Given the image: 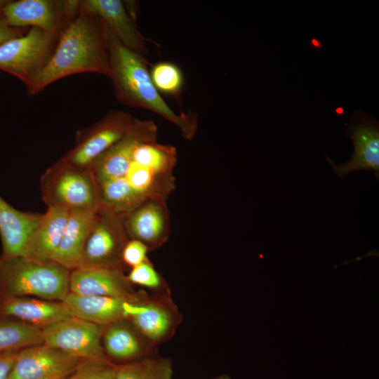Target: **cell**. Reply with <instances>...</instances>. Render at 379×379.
<instances>
[{
	"mask_svg": "<svg viewBox=\"0 0 379 379\" xmlns=\"http://www.w3.org/2000/svg\"><path fill=\"white\" fill-rule=\"evenodd\" d=\"M152 119H134L126 134L88 168L100 207L126 215L147 200H167L175 189L176 148L158 142Z\"/></svg>",
	"mask_w": 379,
	"mask_h": 379,
	"instance_id": "6da1fadb",
	"label": "cell"
},
{
	"mask_svg": "<svg viewBox=\"0 0 379 379\" xmlns=\"http://www.w3.org/2000/svg\"><path fill=\"white\" fill-rule=\"evenodd\" d=\"M93 72L109 77L108 29L81 1L60 32L47 63L27 88L35 95L51 84L76 74Z\"/></svg>",
	"mask_w": 379,
	"mask_h": 379,
	"instance_id": "7a4b0ae2",
	"label": "cell"
},
{
	"mask_svg": "<svg viewBox=\"0 0 379 379\" xmlns=\"http://www.w3.org/2000/svg\"><path fill=\"white\" fill-rule=\"evenodd\" d=\"M109 78L114 95L122 104L152 111L192 140L197 131V116L192 112H175L155 88L145 58L124 46L108 29Z\"/></svg>",
	"mask_w": 379,
	"mask_h": 379,
	"instance_id": "3957f363",
	"label": "cell"
},
{
	"mask_svg": "<svg viewBox=\"0 0 379 379\" xmlns=\"http://www.w3.org/2000/svg\"><path fill=\"white\" fill-rule=\"evenodd\" d=\"M70 271L52 261L0 256V299L34 296L62 301L69 293Z\"/></svg>",
	"mask_w": 379,
	"mask_h": 379,
	"instance_id": "277c9868",
	"label": "cell"
},
{
	"mask_svg": "<svg viewBox=\"0 0 379 379\" xmlns=\"http://www.w3.org/2000/svg\"><path fill=\"white\" fill-rule=\"evenodd\" d=\"M42 199L47 207L97 209L100 207L96 185L88 168L60 159L41 178Z\"/></svg>",
	"mask_w": 379,
	"mask_h": 379,
	"instance_id": "5b68a950",
	"label": "cell"
},
{
	"mask_svg": "<svg viewBox=\"0 0 379 379\" xmlns=\"http://www.w3.org/2000/svg\"><path fill=\"white\" fill-rule=\"evenodd\" d=\"M124 312L126 319L154 347L172 338L182 321L168 288L152 295L135 293L124 303Z\"/></svg>",
	"mask_w": 379,
	"mask_h": 379,
	"instance_id": "8992f818",
	"label": "cell"
},
{
	"mask_svg": "<svg viewBox=\"0 0 379 379\" xmlns=\"http://www.w3.org/2000/svg\"><path fill=\"white\" fill-rule=\"evenodd\" d=\"M60 33L31 27L0 44V69L16 77L28 88L47 63Z\"/></svg>",
	"mask_w": 379,
	"mask_h": 379,
	"instance_id": "52a82bcc",
	"label": "cell"
},
{
	"mask_svg": "<svg viewBox=\"0 0 379 379\" xmlns=\"http://www.w3.org/2000/svg\"><path fill=\"white\" fill-rule=\"evenodd\" d=\"M134 117L111 109L99 121L77 133L75 145L60 159L74 166L88 168L127 132Z\"/></svg>",
	"mask_w": 379,
	"mask_h": 379,
	"instance_id": "ba28073f",
	"label": "cell"
},
{
	"mask_svg": "<svg viewBox=\"0 0 379 379\" xmlns=\"http://www.w3.org/2000/svg\"><path fill=\"white\" fill-rule=\"evenodd\" d=\"M128 240L124 215L100 207L86 241L83 266L124 270L121 255Z\"/></svg>",
	"mask_w": 379,
	"mask_h": 379,
	"instance_id": "9c48e42d",
	"label": "cell"
},
{
	"mask_svg": "<svg viewBox=\"0 0 379 379\" xmlns=\"http://www.w3.org/2000/svg\"><path fill=\"white\" fill-rule=\"evenodd\" d=\"M105 327L72 317L42 328L43 343L83 360H107L101 345Z\"/></svg>",
	"mask_w": 379,
	"mask_h": 379,
	"instance_id": "30bf717a",
	"label": "cell"
},
{
	"mask_svg": "<svg viewBox=\"0 0 379 379\" xmlns=\"http://www.w3.org/2000/svg\"><path fill=\"white\" fill-rule=\"evenodd\" d=\"M79 1L18 0L6 1L0 15L15 28L37 27L60 33L77 8Z\"/></svg>",
	"mask_w": 379,
	"mask_h": 379,
	"instance_id": "8fae6325",
	"label": "cell"
},
{
	"mask_svg": "<svg viewBox=\"0 0 379 379\" xmlns=\"http://www.w3.org/2000/svg\"><path fill=\"white\" fill-rule=\"evenodd\" d=\"M124 225L129 239L142 242L149 251L161 247L171 230L167 200H147L124 215Z\"/></svg>",
	"mask_w": 379,
	"mask_h": 379,
	"instance_id": "7c38bea8",
	"label": "cell"
},
{
	"mask_svg": "<svg viewBox=\"0 0 379 379\" xmlns=\"http://www.w3.org/2000/svg\"><path fill=\"white\" fill-rule=\"evenodd\" d=\"M84 361L44 343L18 351L8 379H41L69 375Z\"/></svg>",
	"mask_w": 379,
	"mask_h": 379,
	"instance_id": "4fadbf2b",
	"label": "cell"
},
{
	"mask_svg": "<svg viewBox=\"0 0 379 379\" xmlns=\"http://www.w3.org/2000/svg\"><path fill=\"white\" fill-rule=\"evenodd\" d=\"M352 140L354 152L347 163L336 165L326 157L328 162L336 175L344 178L354 171H373L378 178L379 173V127L378 124L371 117H359L351 122L346 132Z\"/></svg>",
	"mask_w": 379,
	"mask_h": 379,
	"instance_id": "5bb4252c",
	"label": "cell"
},
{
	"mask_svg": "<svg viewBox=\"0 0 379 379\" xmlns=\"http://www.w3.org/2000/svg\"><path fill=\"white\" fill-rule=\"evenodd\" d=\"M131 286L119 268L84 265L70 271L69 292L77 295L130 297Z\"/></svg>",
	"mask_w": 379,
	"mask_h": 379,
	"instance_id": "9a60e30c",
	"label": "cell"
},
{
	"mask_svg": "<svg viewBox=\"0 0 379 379\" xmlns=\"http://www.w3.org/2000/svg\"><path fill=\"white\" fill-rule=\"evenodd\" d=\"M81 3L85 9L100 18L124 46L144 57L148 54L145 39L138 29L124 1L84 0Z\"/></svg>",
	"mask_w": 379,
	"mask_h": 379,
	"instance_id": "2e32d148",
	"label": "cell"
},
{
	"mask_svg": "<svg viewBox=\"0 0 379 379\" xmlns=\"http://www.w3.org/2000/svg\"><path fill=\"white\" fill-rule=\"evenodd\" d=\"M42 214L19 211L0 196V256H26Z\"/></svg>",
	"mask_w": 379,
	"mask_h": 379,
	"instance_id": "e0dca14e",
	"label": "cell"
},
{
	"mask_svg": "<svg viewBox=\"0 0 379 379\" xmlns=\"http://www.w3.org/2000/svg\"><path fill=\"white\" fill-rule=\"evenodd\" d=\"M98 208L69 211L67 224L52 262L69 271L83 266L84 246Z\"/></svg>",
	"mask_w": 379,
	"mask_h": 379,
	"instance_id": "ac0fdd59",
	"label": "cell"
},
{
	"mask_svg": "<svg viewBox=\"0 0 379 379\" xmlns=\"http://www.w3.org/2000/svg\"><path fill=\"white\" fill-rule=\"evenodd\" d=\"M72 317V313L62 301L28 297L0 299V318H15L41 328Z\"/></svg>",
	"mask_w": 379,
	"mask_h": 379,
	"instance_id": "d6986e66",
	"label": "cell"
},
{
	"mask_svg": "<svg viewBox=\"0 0 379 379\" xmlns=\"http://www.w3.org/2000/svg\"><path fill=\"white\" fill-rule=\"evenodd\" d=\"M102 340L104 351L118 360H138L154 356V347L128 321L122 319L107 326Z\"/></svg>",
	"mask_w": 379,
	"mask_h": 379,
	"instance_id": "ffe728a7",
	"label": "cell"
},
{
	"mask_svg": "<svg viewBox=\"0 0 379 379\" xmlns=\"http://www.w3.org/2000/svg\"><path fill=\"white\" fill-rule=\"evenodd\" d=\"M132 296L81 295L69 292L62 302L73 317L107 326L126 319L124 303Z\"/></svg>",
	"mask_w": 379,
	"mask_h": 379,
	"instance_id": "44dd1931",
	"label": "cell"
},
{
	"mask_svg": "<svg viewBox=\"0 0 379 379\" xmlns=\"http://www.w3.org/2000/svg\"><path fill=\"white\" fill-rule=\"evenodd\" d=\"M69 211L60 207L47 208L46 212L41 215L25 257L39 261H51L61 241Z\"/></svg>",
	"mask_w": 379,
	"mask_h": 379,
	"instance_id": "7402d4cb",
	"label": "cell"
},
{
	"mask_svg": "<svg viewBox=\"0 0 379 379\" xmlns=\"http://www.w3.org/2000/svg\"><path fill=\"white\" fill-rule=\"evenodd\" d=\"M41 329L20 320L0 318V354L42 344Z\"/></svg>",
	"mask_w": 379,
	"mask_h": 379,
	"instance_id": "603a6c76",
	"label": "cell"
},
{
	"mask_svg": "<svg viewBox=\"0 0 379 379\" xmlns=\"http://www.w3.org/2000/svg\"><path fill=\"white\" fill-rule=\"evenodd\" d=\"M173 374L171 359L150 356L117 365L114 379H173Z\"/></svg>",
	"mask_w": 379,
	"mask_h": 379,
	"instance_id": "cb8c5ba5",
	"label": "cell"
},
{
	"mask_svg": "<svg viewBox=\"0 0 379 379\" xmlns=\"http://www.w3.org/2000/svg\"><path fill=\"white\" fill-rule=\"evenodd\" d=\"M152 81L160 94L178 98L184 88L185 78L182 69L169 61H161L152 66Z\"/></svg>",
	"mask_w": 379,
	"mask_h": 379,
	"instance_id": "d4e9b609",
	"label": "cell"
},
{
	"mask_svg": "<svg viewBox=\"0 0 379 379\" xmlns=\"http://www.w3.org/2000/svg\"><path fill=\"white\" fill-rule=\"evenodd\" d=\"M126 277L131 284L140 286L154 292L168 289L166 281L149 260L132 267Z\"/></svg>",
	"mask_w": 379,
	"mask_h": 379,
	"instance_id": "484cf974",
	"label": "cell"
},
{
	"mask_svg": "<svg viewBox=\"0 0 379 379\" xmlns=\"http://www.w3.org/2000/svg\"><path fill=\"white\" fill-rule=\"evenodd\" d=\"M117 365L107 360H84L65 379H114Z\"/></svg>",
	"mask_w": 379,
	"mask_h": 379,
	"instance_id": "4316f807",
	"label": "cell"
},
{
	"mask_svg": "<svg viewBox=\"0 0 379 379\" xmlns=\"http://www.w3.org/2000/svg\"><path fill=\"white\" fill-rule=\"evenodd\" d=\"M147 247L142 242L129 239L122 251V262L124 266L134 267L147 260Z\"/></svg>",
	"mask_w": 379,
	"mask_h": 379,
	"instance_id": "83f0119b",
	"label": "cell"
},
{
	"mask_svg": "<svg viewBox=\"0 0 379 379\" xmlns=\"http://www.w3.org/2000/svg\"><path fill=\"white\" fill-rule=\"evenodd\" d=\"M19 350L0 354V379H8Z\"/></svg>",
	"mask_w": 379,
	"mask_h": 379,
	"instance_id": "f1b7e54d",
	"label": "cell"
},
{
	"mask_svg": "<svg viewBox=\"0 0 379 379\" xmlns=\"http://www.w3.org/2000/svg\"><path fill=\"white\" fill-rule=\"evenodd\" d=\"M27 28H15L9 26L0 15V44L11 39L22 35Z\"/></svg>",
	"mask_w": 379,
	"mask_h": 379,
	"instance_id": "f546056e",
	"label": "cell"
},
{
	"mask_svg": "<svg viewBox=\"0 0 379 379\" xmlns=\"http://www.w3.org/2000/svg\"><path fill=\"white\" fill-rule=\"evenodd\" d=\"M69 375H57L53 377H48L41 379H65Z\"/></svg>",
	"mask_w": 379,
	"mask_h": 379,
	"instance_id": "4dcf8cb0",
	"label": "cell"
},
{
	"mask_svg": "<svg viewBox=\"0 0 379 379\" xmlns=\"http://www.w3.org/2000/svg\"><path fill=\"white\" fill-rule=\"evenodd\" d=\"M213 379H231V378L228 375L223 374V375L217 376Z\"/></svg>",
	"mask_w": 379,
	"mask_h": 379,
	"instance_id": "1f68e13d",
	"label": "cell"
},
{
	"mask_svg": "<svg viewBox=\"0 0 379 379\" xmlns=\"http://www.w3.org/2000/svg\"><path fill=\"white\" fill-rule=\"evenodd\" d=\"M6 1H0V12H1V10L2 8V7L4 6V5L6 4Z\"/></svg>",
	"mask_w": 379,
	"mask_h": 379,
	"instance_id": "d6a6232c",
	"label": "cell"
}]
</instances>
